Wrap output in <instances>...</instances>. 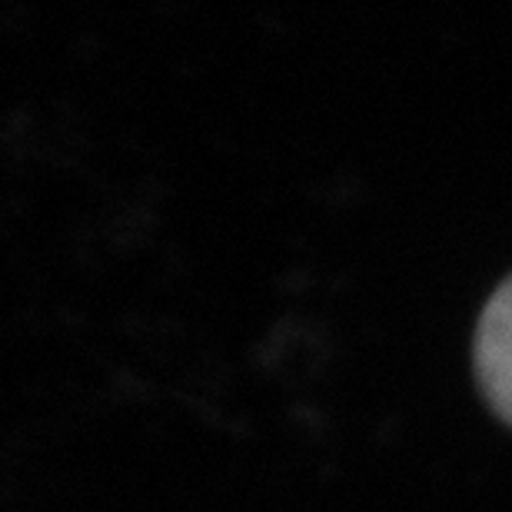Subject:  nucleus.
Listing matches in <instances>:
<instances>
[{
	"instance_id": "f257e3e1",
	"label": "nucleus",
	"mask_w": 512,
	"mask_h": 512,
	"mask_svg": "<svg viewBox=\"0 0 512 512\" xmlns=\"http://www.w3.org/2000/svg\"><path fill=\"white\" fill-rule=\"evenodd\" d=\"M473 363L489 409L512 426V276L499 283L479 313Z\"/></svg>"
}]
</instances>
